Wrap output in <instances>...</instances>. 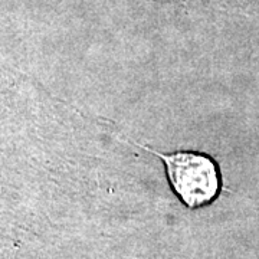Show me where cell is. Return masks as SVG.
Returning a JSON list of instances; mask_svg holds the SVG:
<instances>
[{"label":"cell","mask_w":259,"mask_h":259,"mask_svg":"<svg viewBox=\"0 0 259 259\" xmlns=\"http://www.w3.org/2000/svg\"><path fill=\"white\" fill-rule=\"evenodd\" d=\"M146 151L157 156L166 170V176L173 192L190 209L212 203L221 192V171L214 160L197 151L160 153L143 144L134 143Z\"/></svg>","instance_id":"cell-1"}]
</instances>
